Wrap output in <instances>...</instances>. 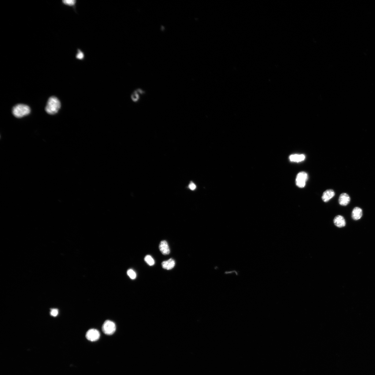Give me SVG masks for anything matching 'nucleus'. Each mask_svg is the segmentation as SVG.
<instances>
[{
	"label": "nucleus",
	"instance_id": "f257e3e1",
	"mask_svg": "<svg viewBox=\"0 0 375 375\" xmlns=\"http://www.w3.org/2000/svg\"><path fill=\"white\" fill-rule=\"evenodd\" d=\"M61 104L59 100L54 96L49 98L45 108V111L49 114H56L61 108Z\"/></svg>",
	"mask_w": 375,
	"mask_h": 375
},
{
	"label": "nucleus",
	"instance_id": "f03ea898",
	"mask_svg": "<svg viewBox=\"0 0 375 375\" xmlns=\"http://www.w3.org/2000/svg\"><path fill=\"white\" fill-rule=\"evenodd\" d=\"M31 111V108L28 106L23 104H18L14 107L12 109L13 115L18 118L27 116Z\"/></svg>",
	"mask_w": 375,
	"mask_h": 375
},
{
	"label": "nucleus",
	"instance_id": "7ed1b4c3",
	"mask_svg": "<svg viewBox=\"0 0 375 375\" xmlns=\"http://www.w3.org/2000/svg\"><path fill=\"white\" fill-rule=\"evenodd\" d=\"M116 325L114 323L110 320H107L104 323L102 327V330L107 335H111L116 332Z\"/></svg>",
	"mask_w": 375,
	"mask_h": 375
},
{
	"label": "nucleus",
	"instance_id": "20e7f679",
	"mask_svg": "<svg viewBox=\"0 0 375 375\" xmlns=\"http://www.w3.org/2000/svg\"><path fill=\"white\" fill-rule=\"evenodd\" d=\"M308 179V174L306 172H301L297 175L296 183L298 187L303 188L305 187L306 181Z\"/></svg>",
	"mask_w": 375,
	"mask_h": 375
},
{
	"label": "nucleus",
	"instance_id": "39448f33",
	"mask_svg": "<svg viewBox=\"0 0 375 375\" xmlns=\"http://www.w3.org/2000/svg\"><path fill=\"white\" fill-rule=\"evenodd\" d=\"M100 333L98 330L95 329H91L87 332L86 337L89 341H97L100 338Z\"/></svg>",
	"mask_w": 375,
	"mask_h": 375
},
{
	"label": "nucleus",
	"instance_id": "423d86ee",
	"mask_svg": "<svg viewBox=\"0 0 375 375\" xmlns=\"http://www.w3.org/2000/svg\"><path fill=\"white\" fill-rule=\"evenodd\" d=\"M161 253L164 255H167L170 253V250L167 242L165 240L161 241L159 246Z\"/></svg>",
	"mask_w": 375,
	"mask_h": 375
},
{
	"label": "nucleus",
	"instance_id": "0eeeda50",
	"mask_svg": "<svg viewBox=\"0 0 375 375\" xmlns=\"http://www.w3.org/2000/svg\"><path fill=\"white\" fill-rule=\"evenodd\" d=\"M350 201V198L349 195L346 193H344L341 194L339 197V202L342 206H345L348 205Z\"/></svg>",
	"mask_w": 375,
	"mask_h": 375
},
{
	"label": "nucleus",
	"instance_id": "6e6552de",
	"mask_svg": "<svg viewBox=\"0 0 375 375\" xmlns=\"http://www.w3.org/2000/svg\"><path fill=\"white\" fill-rule=\"evenodd\" d=\"M335 195V192L333 190H327L323 193L322 198V200L324 202H327L332 198Z\"/></svg>",
	"mask_w": 375,
	"mask_h": 375
},
{
	"label": "nucleus",
	"instance_id": "1a4fd4ad",
	"mask_svg": "<svg viewBox=\"0 0 375 375\" xmlns=\"http://www.w3.org/2000/svg\"><path fill=\"white\" fill-rule=\"evenodd\" d=\"M333 222L335 225L338 228H342L346 225L345 220L343 216L341 215L336 216L334 219Z\"/></svg>",
	"mask_w": 375,
	"mask_h": 375
},
{
	"label": "nucleus",
	"instance_id": "9d476101",
	"mask_svg": "<svg viewBox=\"0 0 375 375\" xmlns=\"http://www.w3.org/2000/svg\"><path fill=\"white\" fill-rule=\"evenodd\" d=\"M362 210L359 207H356L353 210L352 217L355 220H359L362 217Z\"/></svg>",
	"mask_w": 375,
	"mask_h": 375
},
{
	"label": "nucleus",
	"instance_id": "9b49d317",
	"mask_svg": "<svg viewBox=\"0 0 375 375\" xmlns=\"http://www.w3.org/2000/svg\"><path fill=\"white\" fill-rule=\"evenodd\" d=\"M161 265L163 269L170 270L173 269L174 267L175 262L174 259H170L168 261L163 262L161 263Z\"/></svg>",
	"mask_w": 375,
	"mask_h": 375
},
{
	"label": "nucleus",
	"instance_id": "f8f14e48",
	"mask_svg": "<svg viewBox=\"0 0 375 375\" xmlns=\"http://www.w3.org/2000/svg\"><path fill=\"white\" fill-rule=\"evenodd\" d=\"M289 158L292 162L298 163L304 160L305 157L304 154H292L289 156Z\"/></svg>",
	"mask_w": 375,
	"mask_h": 375
},
{
	"label": "nucleus",
	"instance_id": "ddd939ff",
	"mask_svg": "<svg viewBox=\"0 0 375 375\" xmlns=\"http://www.w3.org/2000/svg\"><path fill=\"white\" fill-rule=\"evenodd\" d=\"M145 92L141 89H136L131 96V99L134 102H137L140 98V95L143 94Z\"/></svg>",
	"mask_w": 375,
	"mask_h": 375
},
{
	"label": "nucleus",
	"instance_id": "4468645a",
	"mask_svg": "<svg viewBox=\"0 0 375 375\" xmlns=\"http://www.w3.org/2000/svg\"><path fill=\"white\" fill-rule=\"evenodd\" d=\"M76 2V0H63L62 1L63 4L70 7L75 6Z\"/></svg>",
	"mask_w": 375,
	"mask_h": 375
},
{
	"label": "nucleus",
	"instance_id": "2eb2a0df",
	"mask_svg": "<svg viewBox=\"0 0 375 375\" xmlns=\"http://www.w3.org/2000/svg\"><path fill=\"white\" fill-rule=\"evenodd\" d=\"M145 261L149 266H153L155 264V261L152 257L150 255H148L145 257Z\"/></svg>",
	"mask_w": 375,
	"mask_h": 375
},
{
	"label": "nucleus",
	"instance_id": "dca6fc26",
	"mask_svg": "<svg viewBox=\"0 0 375 375\" xmlns=\"http://www.w3.org/2000/svg\"><path fill=\"white\" fill-rule=\"evenodd\" d=\"M76 59L79 60H82L84 59V53L80 49H78L77 50V53L76 54L75 56Z\"/></svg>",
	"mask_w": 375,
	"mask_h": 375
},
{
	"label": "nucleus",
	"instance_id": "f3484780",
	"mask_svg": "<svg viewBox=\"0 0 375 375\" xmlns=\"http://www.w3.org/2000/svg\"><path fill=\"white\" fill-rule=\"evenodd\" d=\"M127 274L131 279H135L136 277V273L132 270H128L127 271Z\"/></svg>",
	"mask_w": 375,
	"mask_h": 375
},
{
	"label": "nucleus",
	"instance_id": "a211bd4d",
	"mask_svg": "<svg viewBox=\"0 0 375 375\" xmlns=\"http://www.w3.org/2000/svg\"><path fill=\"white\" fill-rule=\"evenodd\" d=\"M59 311L57 309H51V315L52 316L56 317L58 315Z\"/></svg>",
	"mask_w": 375,
	"mask_h": 375
},
{
	"label": "nucleus",
	"instance_id": "6ab92c4d",
	"mask_svg": "<svg viewBox=\"0 0 375 375\" xmlns=\"http://www.w3.org/2000/svg\"><path fill=\"white\" fill-rule=\"evenodd\" d=\"M196 185L193 183H191L189 185V188L191 190H194L196 188Z\"/></svg>",
	"mask_w": 375,
	"mask_h": 375
}]
</instances>
